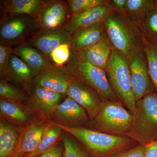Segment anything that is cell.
<instances>
[{"label":"cell","mask_w":157,"mask_h":157,"mask_svg":"<svg viewBox=\"0 0 157 157\" xmlns=\"http://www.w3.org/2000/svg\"><path fill=\"white\" fill-rule=\"evenodd\" d=\"M64 67L68 73L92 88L103 99L120 101L111 86L107 71L92 64L77 52L71 49L70 59Z\"/></svg>","instance_id":"obj_1"},{"label":"cell","mask_w":157,"mask_h":157,"mask_svg":"<svg viewBox=\"0 0 157 157\" xmlns=\"http://www.w3.org/2000/svg\"><path fill=\"white\" fill-rule=\"evenodd\" d=\"M55 124L79 140L93 157L107 156L131 143L128 137L109 135L86 127L69 128Z\"/></svg>","instance_id":"obj_2"},{"label":"cell","mask_w":157,"mask_h":157,"mask_svg":"<svg viewBox=\"0 0 157 157\" xmlns=\"http://www.w3.org/2000/svg\"><path fill=\"white\" fill-rule=\"evenodd\" d=\"M103 22L113 48L127 58L142 48L135 26L125 13L114 11L106 17Z\"/></svg>","instance_id":"obj_3"},{"label":"cell","mask_w":157,"mask_h":157,"mask_svg":"<svg viewBox=\"0 0 157 157\" xmlns=\"http://www.w3.org/2000/svg\"><path fill=\"white\" fill-rule=\"evenodd\" d=\"M107 72L116 94L134 116L137 102L132 89L128 59L113 48L109 57Z\"/></svg>","instance_id":"obj_4"},{"label":"cell","mask_w":157,"mask_h":157,"mask_svg":"<svg viewBox=\"0 0 157 157\" xmlns=\"http://www.w3.org/2000/svg\"><path fill=\"white\" fill-rule=\"evenodd\" d=\"M134 122V116L119 102L104 99L98 114L88 125L100 132L124 134L131 131Z\"/></svg>","instance_id":"obj_5"},{"label":"cell","mask_w":157,"mask_h":157,"mask_svg":"<svg viewBox=\"0 0 157 157\" xmlns=\"http://www.w3.org/2000/svg\"><path fill=\"white\" fill-rule=\"evenodd\" d=\"M36 18L26 15L1 17L0 45L14 48L25 44L38 30Z\"/></svg>","instance_id":"obj_6"},{"label":"cell","mask_w":157,"mask_h":157,"mask_svg":"<svg viewBox=\"0 0 157 157\" xmlns=\"http://www.w3.org/2000/svg\"><path fill=\"white\" fill-rule=\"evenodd\" d=\"M134 133L147 142L157 138V95L154 92L146 95L136 103L134 116Z\"/></svg>","instance_id":"obj_7"},{"label":"cell","mask_w":157,"mask_h":157,"mask_svg":"<svg viewBox=\"0 0 157 157\" xmlns=\"http://www.w3.org/2000/svg\"><path fill=\"white\" fill-rule=\"evenodd\" d=\"M26 105L36 117L42 120L51 121L54 113L66 96L33 84L28 93Z\"/></svg>","instance_id":"obj_8"},{"label":"cell","mask_w":157,"mask_h":157,"mask_svg":"<svg viewBox=\"0 0 157 157\" xmlns=\"http://www.w3.org/2000/svg\"><path fill=\"white\" fill-rule=\"evenodd\" d=\"M127 59L133 93L137 102L144 96L153 92L147 62L142 48L135 51Z\"/></svg>","instance_id":"obj_9"},{"label":"cell","mask_w":157,"mask_h":157,"mask_svg":"<svg viewBox=\"0 0 157 157\" xmlns=\"http://www.w3.org/2000/svg\"><path fill=\"white\" fill-rule=\"evenodd\" d=\"M51 121L69 128L85 127L90 121L87 113L70 97L66 96L54 113Z\"/></svg>","instance_id":"obj_10"},{"label":"cell","mask_w":157,"mask_h":157,"mask_svg":"<svg viewBox=\"0 0 157 157\" xmlns=\"http://www.w3.org/2000/svg\"><path fill=\"white\" fill-rule=\"evenodd\" d=\"M71 39L72 35L63 28L38 30L25 44L36 48L51 62V53L62 44H70Z\"/></svg>","instance_id":"obj_11"},{"label":"cell","mask_w":157,"mask_h":157,"mask_svg":"<svg viewBox=\"0 0 157 157\" xmlns=\"http://www.w3.org/2000/svg\"><path fill=\"white\" fill-rule=\"evenodd\" d=\"M66 96L73 99L84 108L90 121L98 114L104 99L92 88L76 78L69 85Z\"/></svg>","instance_id":"obj_12"},{"label":"cell","mask_w":157,"mask_h":157,"mask_svg":"<svg viewBox=\"0 0 157 157\" xmlns=\"http://www.w3.org/2000/svg\"><path fill=\"white\" fill-rule=\"evenodd\" d=\"M68 19L67 1L47 0L36 23L39 30L53 29L63 28Z\"/></svg>","instance_id":"obj_13"},{"label":"cell","mask_w":157,"mask_h":157,"mask_svg":"<svg viewBox=\"0 0 157 157\" xmlns=\"http://www.w3.org/2000/svg\"><path fill=\"white\" fill-rule=\"evenodd\" d=\"M0 118L14 126L25 129L40 120L25 104L0 100Z\"/></svg>","instance_id":"obj_14"},{"label":"cell","mask_w":157,"mask_h":157,"mask_svg":"<svg viewBox=\"0 0 157 157\" xmlns=\"http://www.w3.org/2000/svg\"><path fill=\"white\" fill-rule=\"evenodd\" d=\"M116 11L109 1L107 4L86 10L69 18L63 28L71 35L76 31L103 22L106 17Z\"/></svg>","instance_id":"obj_15"},{"label":"cell","mask_w":157,"mask_h":157,"mask_svg":"<svg viewBox=\"0 0 157 157\" xmlns=\"http://www.w3.org/2000/svg\"><path fill=\"white\" fill-rule=\"evenodd\" d=\"M75 78L63 66L38 74L33 84L66 96L69 85Z\"/></svg>","instance_id":"obj_16"},{"label":"cell","mask_w":157,"mask_h":157,"mask_svg":"<svg viewBox=\"0 0 157 157\" xmlns=\"http://www.w3.org/2000/svg\"><path fill=\"white\" fill-rule=\"evenodd\" d=\"M36 74L19 57L12 53L6 78L23 90L28 95Z\"/></svg>","instance_id":"obj_17"},{"label":"cell","mask_w":157,"mask_h":157,"mask_svg":"<svg viewBox=\"0 0 157 157\" xmlns=\"http://www.w3.org/2000/svg\"><path fill=\"white\" fill-rule=\"evenodd\" d=\"M0 2L1 17L26 15L37 18L47 0H3Z\"/></svg>","instance_id":"obj_18"},{"label":"cell","mask_w":157,"mask_h":157,"mask_svg":"<svg viewBox=\"0 0 157 157\" xmlns=\"http://www.w3.org/2000/svg\"><path fill=\"white\" fill-rule=\"evenodd\" d=\"M24 129L0 118V157H19L20 144Z\"/></svg>","instance_id":"obj_19"},{"label":"cell","mask_w":157,"mask_h":157,"mask_svg":"<svg viewBox=\"0 0 157 157\" xmlns=\"http://www.w3.org/2000/svg\"><path fill=\"white\" fill-rule=\"evenodd\" d=\"M13 54L25 62L37 75L59 67L52 63L39 50L28 44L14 47Z\"/></svg>","instance_id":"obj_20"},{"label":"cell","mask_w":157,"mask_h":157,"mask_svg":"<svg viewBox=\"0 0 157 157\" xmlns=\"http://www.w3.org/2000/svg\"><path fill=\"white\" fill-rule=\"evenodd\" d=\"M105 32L103 21L76 31L72 35L71 48L77 52L87 49L98 43Z\"/></svg>","instance_id":"obj_21"},{"label":"cell","mask_w":157,"mask_h":157,"mask_svg":"<svg viewBox=\"0 0 157 157\" xmlns=\"http://www.w3.org/2000/svg\"><path fill=\"white\" fill-rule=\"evenodd\" d=\"M52 121H38L24 129L21 139L19 157L30 153L38 146Z\"/></svg>","instance_id":"obj_22"},{"label":"cell","mask_w":157,"mask_h":157,"mask_svg":"<svg viewBox=\"0 0 157 157\" xmlns=\"http://www.w3.org/2000/svg\"><path fill=\"white\" fill-rule=\"evenodd\" d=\"M113 48L112 44L105 32L98 43L78 52L80 56L92 64L107 71Z\"/></svg>","instance_id":"obj_23"},{"label":"cell","mask_w":157,"mask_h":157,"mask_svg":"<svg viewBox=\"0 0 157 157\" xmlns=\"http://www.w3.org/2000/svg\"><path fill=\"white\" fill-rule=\"evenodd\" d=\"M65 132L63 129L52 121V124L46 130L36 148L21 157H33L48 151L61 141Z\"/></svg>","instance_id":"obj_24"},{"label":"cell","mask_w":157,"mask_h":157,"mask_svg":"<svg viewBox=\"0 0 157 157\" xmlns=\"http://www.w3.org/2000/svg\"><path fill=\"white\" fill-rule=\"evenodd\" d=\"M156 8V1L127 0L125 13L131 21H140L150 11Z\"/></svg>","instance_id":"obj_25"},{"label":"cell","mask_w":157,"mask_h":157,"mask_svg":"<svg viewBox=\"0 0 157 157\" xmlns=\"http://www.w3.org/2000/svg\"><path fill=\"white\" fill-rule=\"evenodd\" d=\"M29 96L21 88L0 76V100L15 101L26 104Z\"/></svg>","instance_id":"obj_26"},{"label":"cell","mask_w":157,"mask_h":157,"mask_svg":"<svg viewBox=\"0 0 157 157\" xmlns=\"http://www.w3.org/2000/svg\"><path fill=\"white\" fill-rule=\"evenodd\" d=\"M144 40L143 49L147 62L150 78L157 90V45L151 41Z\"/></svg>","instance_id":"obj_27"},{"label":"cell","mask_w":157,"mask_h":157,"mask_svg":"<svg viewBox=\"0 0 157 157\" xmlns=\"http://www.w3.org/2000/svg\"><path fill=\"white\" fill-rule=\"evenodd\" d=\"M67 8L69 18L89 9L103 6L109 1L106 0H67Z\"/></svg>","instance_id":"obj_28"},{"label":"cell","mask_w":157,"mask_h":157,"mask_svg":"<svg viewBox=\"0 0 157 157\" xmlns=\"http://www.w3.org/2000/svg\"><path fill=\"white\" fill-rule=\"evenodd\" d=\"M64 146V157H93L89 153L82 149L72 135L65 132L62 137Z\"/></svg>","instance_id":"obj_29"},{"label":"cell","mask_w":157,"mask_h":157,"mask_svg":"<svg viewBox=\"0 0 157 157\" xmlns=\"http://www.w3.org/2000/svg\"><path fill=\"white\" fill-rule=\"evenodd\" d=\"M142 24L144 33L150 39V41L157 42V9L151 10L147 14L142 20L140 21Z\"/></svg>","instance_id":"obj_30"},{"label":"cell","mask_w":157,"mask_h":157,"mask_svg":"<svg viewBox=\"0 0 157 157\" xmlns=\"http://www.w3.org/2000/svg\"><path fill=\"white\" fill-rule=\"evenodd\" d=\"M71 52L70 44H62L51 53V62L57 67H63L69 61Z\"/></svg>","instance_id":"obj_31"},{"label":"cell","mask_w":157,"mask_h":157,"mask_svg":"<svg viewBox=\"0 0 157 157\" xmlns=\"http://www.w3.org/2000/svg\"><path fill=\"white\" fill-rule=\"evenodd\" d=\"M13 48L0 45V76L6 78Z\"/></svg>","instance_id":"obj_32"},{"label":"cell","mask_w":157,"mask_h":157,"mask_svg":"<svg viewBox=\"0 0 157 157\" xmlns=\"http://www.w3.org/2000/svg\"><path fill=\"white\" fill-rule=\"evenodd\" d=\"M61 142L48 151L33 157H64V149L63 143Z\"/></svg>","instance_id":"obj_33"},{"label":"cell","mask_w":157,"mask_h":157,"mask_svg":"<svg viewBox=\"0 0 157 157\" xmlns=\"http://www.w3.org/2000/svg\"><path fill=\"white\" fill-rule=\"evenodd\" d=\"M146 145H140L113 157H144Z\"/></svg>","instance_id":"obj_34"},{"label":"cell","mask_w":157,"mask_h":157,"mask_svg":"<svg viewBox=\"0 0 157 157\" xmlns=\"http://www.w3.org/2000/svg\"><path fill=\"white\" fill-rule=\"evenodd\" d=\"M144 157H157V141H153L146 145Z\"/></svg>","instance_id":"obj_35"},{"label":"cell","mask_w":157,"mask_h":157,"mask_svg":"<svg viewBox=\"0 0 157 157\" xmlns=\"http://www.w3.org/2000/svg\"><path fill=\"white\" fill-rule=\"evenodd\" d=\"M110 3L116 11L122 13L125 12L127 0H113L110 1Z\"/></svg>","instance_id":"obj_36"},{"label":"cell","mask_w":157,"mask_h":157,"mask_svg":"<svg viewBox=\"0 0 157 157\" xmlns=\"http://www.w3.org/2000/svg\"><path fill=\"white\" fill-rule=\"evenodd\" d=\"M156 8L157 9V1H156Z\"/></svg>","instance_id":"obj_37"},{"label":"cell","mask_w":157,"mask_h":157,"mask_svg":"<svg viewBox=\"0 0 157 157\" xmlns=\"http://www.w3.org/2000/svg\"><path fill=\"white\" fill-rule=\"evenodd\" d=\"M155 43V44L156 45H157V42H156V43Z\"/></svg>","instance_id":"obj_38"}]
</instances>
